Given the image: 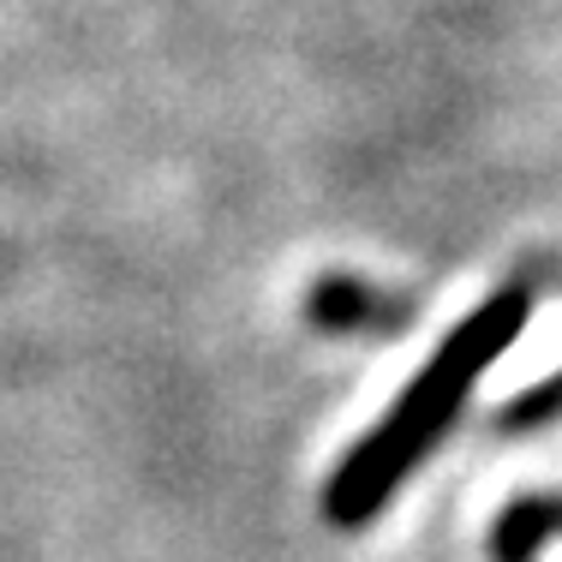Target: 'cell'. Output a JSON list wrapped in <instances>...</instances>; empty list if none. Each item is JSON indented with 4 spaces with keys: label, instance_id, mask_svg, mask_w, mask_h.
I'll use <instances>...</instances> for the list:
<instances>
[{
    "label": "cell",
    "instance_id": "obj_1",
    "mask_svg": "<svg viewBox=\"0 0 562 562\" xmlns=\"http://www.w3.org/2000/svg\"><path fill=\"white\" fill-rule=\"evenodd\" d=\"M527 317H532V288L527 281H508V288H497L485 305H473V312L437 341V353L419 366V378L407 383V395H401L353 443V454L329 473V485H324V520L329 527L353 532V527H366L371 515L390 508V497L407 485V473L443 443V431L461 419L473 383L520 341Z\"/></svg>",
    "mask_w": 562,
    "mask_h": 562
},
{
    "label": "cell",
    "instance_id": "obj_2",
    "mask_svg": "<svg viewBox=\"0 0 562 562\" xmlns=\"http://www.w3.org/2000/svg\"><path fill=\"white\" fill-rule=\"evenodd\" d=\"M305 317L329 336H378V329H395L407 324V305H395L390 293H378L371 281H353V276H324L305 300Z\"/></svg>",
    "mask_w": 562,
    "mask_h": 562
},
{
    "label": "cell",
    "instance_id": "obj_3",
    "mask_svg": "<svg viewBox=\"0 0 562 562\" xmlns=\"http://www.w3.org/2000/svg\"><path fill=\"white\" fill-rule=\"evenodd\" d=\"M557 539V497H515L491 527V562H539Z\"/></svg>",
    "mask_w": 562,
    "mask_h": 562
},
{
    "label": "cell",
    "instance_id": "obj_4",
    "mask_svg": "<svg viewBox=\"0 0 562 562\" xmlns=\"http://www.w3.org/2000/svg\"><path fill=\"white\" fill-rule=\"evenodd\" d=\"M551 419H562V371H557V378H544L539 390L515 395V401L497 413L503 431H532V425H551Z\"/></svg>",
    "mask_w": 562,
    "mask_h": 562
},
{
    "label": "cell",
    "instance_id": "obj_5",
    "mask_svg": "<svg viewBox=\"0 0 562 562\" xmlns=\"http://www.w3.org/2000/svg\"><path fill=\"white\" fill-rule=\"evenodd\" d=\"M557 532H562V497H557Z\"/></svg>",
    "mask_w": 562,
    "mask_h": 562
}]
</instances>
